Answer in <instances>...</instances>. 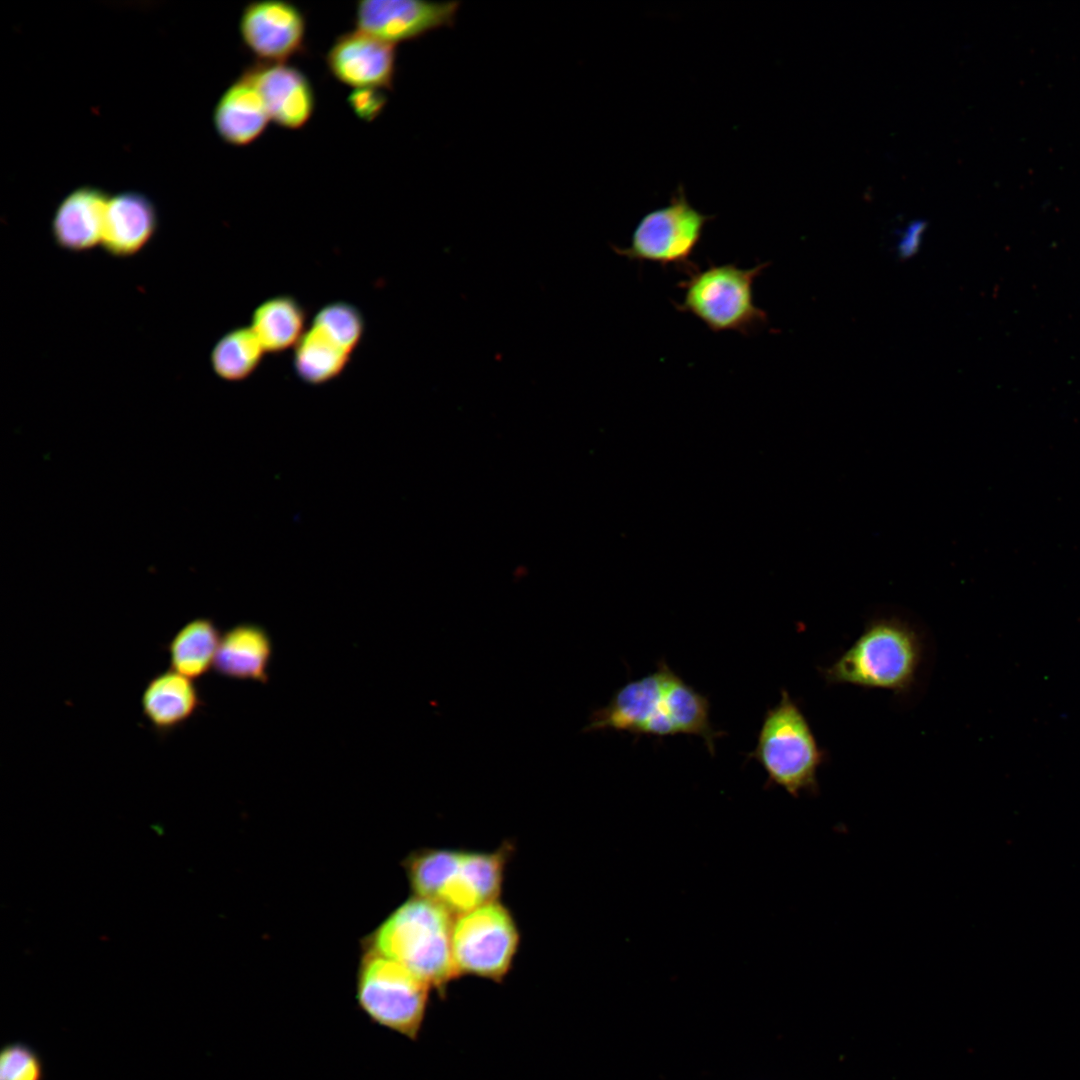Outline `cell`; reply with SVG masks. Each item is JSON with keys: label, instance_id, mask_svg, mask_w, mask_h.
Segmentation results:
<instances>
[{"label": "cell", "instance_id": "6da1fadb", "mask_svg": "<svg viewBox=\"0 0 1080 1080\" xmlns=\"http://www.w3.org/2000/svg\"><path fill=\"white\" fill-rule=\"evenodd\" d=\"M922 656V640L911 624L895 616L878 617L822 674L830 684L905 693L916 679Z\"/></svg>", "mask_w": 1080, "mask_h": 1080}, {"label": "cell", "instance_id": "7a4b0ae2", "mask_svg": "<svg viewBox=\"0 0 1080 1080\" xmlns=\"http://www.w3.org/2000/svg\"><path fill=\"white\" fill-rule=\"evenodd\" d=\"M451 916L434 901L413 898L379 927L375 950L406 967L430 987L444 990L458 976L452 954Z\"/></svg>", "mask_w": 1080, "mask_h": 1080}, {"label": "cell", "instance_id": "3957f363", "mask_svg": "<svg viewBox=\"0 0 1080 1080\" xmlns=\"http://www.w3.org/2000/svg\"><path fill=\"white\" fill-rule=\"evenodd\" d=\"M780 696L766 711L755 748L747 756L764 769L767 786L781 787L793 797L815 794L825 753L799 705L785 689Z\"/></svg>", "mask_w": 1080, "mask_h": 1080}, {"label": "cell", "instance_id": "277c9868", "mask_svg": "<svg viewBox=\"0 0 1080 1080\" xmlns=\"http://www.w3.org/2000/svg\"><path fill=\"white\" fill-rule=\"evenodd\" d=\"M767 266L768 263H760L743 269L733 263H710L703 270L696 266L678 283L684 295L674 306L712 332L748 335L768 321L766 312L756 305L753 292L755 280Z\"/></svg>", "mask_w": 1080, "mask_h": 1080}, {"label": "cell", "instance_id": "5b68a950", "mask_svg": "<svg viewBox=\"0 0 1080 1080\" xmlns=\"http://www.w3.org/2000/svg\"><path fill=\"white\" fill-rule=\"evenodd\" d=\"M675 676L660 659L654 672L628 681L606 705L594 709L582 732L616 731L656 738L680 734Z\"/></svg>", "mask_w": 1080, "mask_h": 1080}, {"label": "cell", "instance_id": "8992f818", "mask_svg": "<svg viewBox=\"0 0 1080 1080\" xmlns=\"http://www.w3.org/2000/svg\"><path fill=\"white\" fill-rule=\"evenodd\" d=\"M430 988L406 967L375 950L360 965L356 997L374 1023L415 1040L424 1022Z\"/></svg>", "mask_w": 1080, "mask_h": 1080}, {"label": "cell", "instance_id": "52a82bcc", "mask_svg": "<svg viewBox=\"0 0 1080 1080\" xmlns=\"http://www.w3.org/2000/svg\"><path fill=\"white\" fill-rule=\"evenodd\" d=\"M712 219L690 204L679 185L666 206L651 210L640 219L628 246H614L613 250L630 261L662 267L674 265L687 273L696 267L691 257Z\"/></svg>", "mask_w": 1080, "mask_h": 1080}, {"label": "cell", "instance_id": "ba28073f", "mask_svg": "<svg viewBox=\"0 0 1080 1080\" xmlns=\"http://www.w3.org/2000/svg\"><path fill=\"white\" fill-rule=\"evenodd\" d=\"M519 932L510 912L498 902L458 916L452 929V954L459 975L501 981L511 968Z\"/></svg>", "mask_w": 1080, "mask_h": 1080}, {"label": "cell", "instance_id": "9c48e42d", "mask_svg": "<svg viewBox=\"0 0 1080 1080\" xmlns=\"http://www.w3.org/2000/svg\"><path fill=\"white\" fill-rule=\"evenodd\" d=\"M306 18L294 4L283 0H260L242 10L239 33L257 61L285 63L303 52Z\"/></svg>", "mask_w": 1080, "mask_h": 1080}, {"label": "cell", "instance_id": "30bf717a", "mask_svg": "<svg viewBox=\"0 0 1080 1080\" xmlns=\"http://www.w3.org/2000/svg\"><path fill=\"white\" fill-rule=\"evenodd\" d=\"M459 2L362 0L355 6L357 29L396 44L454 23Z\"/></svg>", "mask_w": 1080, "mask_h": 1080}, {"label": "cell", "instance_id": "8fae6325", "mask_svg": "<svg viewBox=\"0 0 1080 1080\" xmlns=\"http://www.w3.org/2000/svg\"><path fill=\"white\" fill-rule=\"evenodd\" d=\"M325 64L336 80L353 89L391 90L396 49L394 44L357 29L337 36L325 55Z\"/></svg>", "mask_w": 1080, "mask_h": 1080}, {"label": "cell", "instance_id": "7c38bea8", "mask_svg": "<svg viewBox=\"0 0 1080 1080\" xmlns=\"http://www.w3.org/2000/svg\"><path fill=\"white\" fill-rule=\"evenodd\" d=\"M259 92L270 120L290 130L304 127L315 109V94L308 77L286 63L256 61L242 71Z\"/></svg>", "mask_w": 1080, "mask_h": 1080}, {"label": "cell", "instance_id": "4fadbf2b", "mask_svg": "<svg viewBox=\"0 0 1080 1080\" xmlns=\"http://www.w3.org/2000/svg\"><path fill=\"white\" fill-rule=\"evenodd\" d=\"M157 228L151 199L140 192H122L108 200L101 246L112 257H132L149 244Z\"/></svg>", "mask_w": 1080, "mask_h": 1080}, {"label": "cell", "instance_id": "5bb4252c", "mask_svg": "<svg viewBox=\"0 0 1080 1080\" xmlns=\"http://www.w3.org/2000/svg\"><path fill=\"white\" fill-rule=\"evenodd\" d=\"M108 200L103 190L93 186L70 192L57 206L51 221L56 246L81 253L101 245Z\"/></svg>", "mask_w": 1080, "mask_h": 1080}, {"label": "cell", "instance_id": "9a60e30c", "mask_svg": "<svg viewBox=\"0 0 1080 1080\" xmlns=\"http://www.w3.org/2000/svg\"><path fill=\"white\" fill-rule=\"evenodd\" d=\"M270 121L263 100L243 73L227 87L213 111L218 136L227 144L243 147L253 143Z\"/></svg>", "mask_w": 1080, "mask_h": 1080}, {"label": "cell", "instance_id": "2e32d148", "mask_svg": "<svg viewBox=\"0 0 1080 1080\" xmlns=\"http://www.w3.org/2000/svg\"><path fill=\"white\" fill-rule=\"evenodd\" d=\"M200 694L194 680L168 669L155 675L141 697L142 712L159 733L183 725L198 711Z\"/></svg>", "mask_w": 1080, "mask_h": 1080}, {"label": "cell", "instance_id": "e0dca14e", "mask_svg": "<svg viewBox=\"0 0 1080 1080\" xmlns=\"http://www.w3.org/2000/svg\"><path fill=\"white\" fill-rule=\"evenodd\" d=\"M272 656L269 634L256 624H239L221 635L214 670L227 678L266 682Z\"/></svg>", "mask_w": 1080, "mask_h": 1080}, {"label": "cell", "instance_id": "ac0fdd59", "mask_svg": "<svg viewBox=\"0 0 1080 1080\" xmlns=\"http://www.w3.org/2000/svg\"><path fill=\"white\" fill-rule=\"evenodd\" d=\"M306 312L290 295H277L260 303L252 312L250 327L266 353H280L295 347L305 332Z\"/></svg>", "mask_w": 1080, "mask_h": 1080}, {"label": "cell", "instance_id": "d6986e66", "mask_svg": "<svg viewBox=\"0 0 1080 1080\" xmlns=\"http://www.w3.org/2000/svg\"><path fill=\"white\" fill-rule=\"evenodd\" d=\"M221 633L209 618H196L182 626L168 644L170 669L192 679L214 668Z\"/></svg>", "mask_w": 1080, "mask_h": 1080}, {"label": "cell", "instance_id": "ffe728a7", "mask_svg": "<svg viewBox=\"0 0 1080 1080\" xmlns=\"http://www.w3.org/2000/svg\"><path fill=\"white\" fill-rule=\"evenodd\" d=\"M350 356L322 328L311 324L294 347L293 367L304 383L322 385L344 371Z\"/></svg>", "mask_w": 1080, "mask_h": 1080}, {"label": "cell", "instance_id": "44dd1931", "mask_svg": "<svg viewBox=\"0 0 1080 1080\" xmlns=\"http://www.w3.org/2000/svg\"><path fill=\"white\" fill-rule=\"evenodd\" d=\"M265 350L250 326L229 330L214 344L210 365L214 374L227 382L251 376L260 365Z\"/></svg>", "mask_w": 1080, "mask_h": 1080}, {"label": "cell", "instance_id": "7402d4cb", "mask_svg": "<svg viewBox=\"0 0 1080 1080\" xmlns=\"http://www.w3.org/2000/svg\"><path fill=\"white\" fill-rule=\"evenodd\" d=\"M461 852L447 849H426L412 855L407 872L417 897L437 902L442 891L455 875Z\"/></svg>", "mask_w": 1080, "mask_h": 1080}, {"label": "cell", "instance_id": "603a6c76", "mask_svg": "<svg viewBox=\"0 0 1080 1080\" xmlns=\"http://www.w3.org/2000/svg\"><path fill=\"white\" fill-rule=\"evenodd\" d=\"M322 328L349 353H353L364 334L365 322L353 304L336 301L321 307L312 323Z\"/></svg>", "mask_w": 1080, "mask_h": 1080}, {"label": "cell", "instance_id": "cb8c5ba5", "mask_svg": "<svg viewBox=\"0 0 1080 1080\" xmlns=\"http://www.w3.org/2000/svg\"><path fill=\"white\" fill-rule=\"evenodd\" d=\"M42 1062L36 1052L23 1043H11L0 1054V1080H42Z\"/></svg>", "mask_w": 1080, "mask_h": 1080}, {"label": "cell", "instance_id": "d4e9b609", "mask_svg": "<svg viewBox=\"0 0 1080 1080\" xmlns=\"http://www.w3.org/2000/svg\"><path fill=\"white\" fill-rule=\"evenodd\" d=\"M347 100L355 115L365 122L375 120L387 102L383 90L375 88L353 89Z\"/></svg>", "mask_w": 1080, "mask_h": 1080}, {"label": "cell", "instance_id": "484cf974", "mask_svg": "<svg viewBox=\"0 0 1080 1080\" xmlns=\"http://www.w3.org/2000/svg\"><path fill=\"white\" fill-rule=\"evenodd\" d=\"M926 226V222L917 220L904 229L897 243L898 255L901 259H908L917 253Z\"/></svg>", "mask_w": 1080, "mask_h": 1080}]
</instances>
